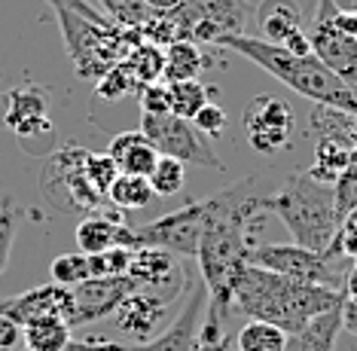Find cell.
I'll return each instance as SVG.
<instances>
[{
  "label": "cell",
  "mask_w": 357,
  "mask_h": 351,
  "mask_svg": "<svg viewBox=\"0 0 357 351\" xmlns=\"http://www.w3.org/2000/svg\"><path fill=\"white\" fill-rule=\"evenodd\" d=\"M351 162H357V150H354V153H351Z\"/></svg>",
  "instance_id": "obj_49"
},
{
  "label": "cell",
  "mask_w": 357,
  "mask_h": 351,
  "mask_svg": "<svg viewBox=\"0 0 357 351\" xmlns=\"http://www.w3.org/2000/svg\"><path fill=\"white\" fill-rule=\"evenodd\" d=\"M257 24L263 40L284 46L290 37L303 31V10L296 0H263L257 6Z\"/></svg>",
  "instance_id": "obj_21"
},
{
  "label": "cell",
  "mask_w": 357,
  "mask_h": 351,
  "mask_svg": "<svg viewBox=\"0 0 357 351\" xmlns=\"http://www.w3.org/2000/svg\"><path fill=\"white\" fill-rule=\"evenodd\" d=\"M241 126H245L248 144L254 147L257 153H263V156H272V153H281L290 147L296 122H294V110H290L281 98L257 95L245 107Z\"/></svg>",
  "instance_id": "obj_12"
},
{
  "label": "cell",
  "mask_w": 357,
  "mask_h": 351,
  "mask_svg": "<svg viewBox=\"0 0 357 351\" xmlns=\"http://www.w3.org/2000/svg\"><path fill=\"white\" fill-rule=\"evenodd\" d=\"M10 303H13V297H10V299H0V315L10 312Z\"/></svg>",
  "instance_id": "obj_48"
},
{
  "label": "cell",
  "mask_w": 357,
  "mask_h": 351,
  "mask_svg": "<svg viewBox=\"0 0 357 351\" xmlns=\"http://www.w3.org/2000/svg\"><path fill=\"white\" fill-rule=\"evenodd\" d=\"M128 278L137 284V290H150L168 299H177L190 284L174 254L162 248H137L132 266H128Z\"/></svg>",
  "instance_id": "obj_15"
},
{
  "label": "cell",
  "mask_w": 357,
  "mask_h": 351,
  "mask_svg": "<svg viewBox=\"0 0 357 351\" xmlns=\"http://www.w3.org/2000/svg\"><path fill=\"white\" fill-rule=\"evenodd\" d=\"M211 86L199 83V80H183V83H168V104H172V113L181 119H190L211 101Z\"/></svg>",
  "instance_id": "obj_28"
},
{
  "label": "cell",
  "mask_w": 357,
  "mask_h": 351,
  "mask_svg": "<svg viewBox=\"0 0 357 351\" xmlns=\"http://www.w3.org/2000/svg\"><path fill=\"white\" fill-rule=\"evenodd\" d=\"M144 3H147L150 13H174V10H181L186 0H144Z\"/></svg>",
  "instance_id": "obj_44"
},
{
  "label": "cell",
  "mask_w": 357,
  "mask_h": 351,
  "mask_svg": "<svg viewBox=\"0 0 357 351\" xmlns=\"http://www.w3.org/2000/svg\"><path fill=\"white\" fill-rule=\"evenodd\" d=\"M192 126H196L205 137H214V135H220L223 128H226V113H223L220 104L208 101L205 107H202L196 117H192Z\"/></svg>",
  "instance_id": "obj_39"
},
{
  "label": "cell",
  "mask_w": 357,
  "mask_h": 351,
  "mask_svg": "<svg viewBox=\"0 0 357 351\" xmlns=\"http://www.w3.org/2000/svg\"><path fill=\"white\" fill-rule=\"evenodd\" d=\"M135 89H141V83H137L132 73H128V68L123 61L98 80V95L101 98H123L128 92H135Z\"/></svg>",
  "instance_id": "obj_37"
},
{
  "label": "cell",
  "mask_w": 357,
  "mask_h": 351,
  "mask_svg": "<svg viewBox=\"0 0 357 351\" xmlns=\"http://www.w3.org/2000/svg\"><path fill=\"white\" fill-rule=\"evenodd\" d=\"M22 339H25V351H64L74 339V330L61 318H40L22 327Z\"/></svg>",
  "instance_id": "obj_24"
},
{
  "label": "cell",
  "mask_w": 357,
  "mask_h": 351,
  "mask_svg": "<svg viewBox=\"0 0 357 351\" xmlns=\"http://www.w3.org/2000/svg\"><path fill=\"white\" fill-rule=\"evenodd\" d=\"M202 226H205V199L190 202V205L177 208L172 214H162L153 220V223L135 230L137 248H162L174 257L196 260Z\"/></svg>",
  "instance_id": "obj_11"
},
{
  "label": "cell",
  "mask_w": 357,
  "mask_h": 351,
  "mask_svg": "<svg viewBox=\"0 0 357 351\" xmlns=\"http://www.w3.org/2000/svg\"><path fill=\"white\" fill-rule=\"evenodd\" d=\"M6 315H10L15 324H22V327L31 321H40V318H61V321L74 324L77 299H74V290L70 287H61V284H40V287H31L25 293H19V297H13Z\"/></svg>",
  "instance_id": "obj_17"
},
{
  "label": "cell",
  "mask_w": 357,
  "mask_h": 351,
  "mask_svg": "<svg viewBox=\"0 0 357 351\" xmlns=\"http://www.w3.org/2000/svg\"><path fill=\"white\" fill-rule=\"evenodd\" d=\"M263 208L272 211L287 226V232L294 235V244L318 251V254H327L339 232L333 186L318 184L308 171H299L278 193L266 195Z\"/></svg>",
  "instance_id": "obj_5"
},
{
  "label": "cell",
  "mask_w": 357,
  "mask_h": 351,
  "mask_svg": "<svg viewBox=\"0 0 357 351\" xmlns=\"http://www.w3.org/2000/svg\"><path fill=\"white\" fill-rule=\"evenodd\" d=\"M250 263L269 269L275 275L294 278L303 284H321V287L342 290L351 269H342L339 260H333L318 251L299 248V244H257L250 251Z\"/></svg>",
  "instance_id": "obj_7"
},
{
  "label": "cell",
  "mask_w": 357,
  "mask_h": 351,
  "mask_svg": "<svg viewBox=\"0 0 357 351\" xmlns=\"http://www.w3.org/2000/svg\"><path fill=\"white\" fill-rule=\"evenodd\" d=\"M354 269H357V260H354Z\"/></svg>",
  "instance_id": "obj_50"
},
{
  "label": "cell",
  "mask_w": 357,
  "mask_h": 351,
  "mask_svg": "<svg viewBox=\"0 0 357 351\" xmlns=\"http://www.w3.org/2000/svg\"><path fill=\"white\" fill-rule=\"evenodd\" d=\"M104 351H135V345H119V342H113V345L104 348Z\"/></svg>",
  "instance_id": "obj_47"
},
{
  "label": "cell",
  "mask_w": 357,
  "mask_h": 351,
  "mask_svg": "<svg viewBox=\"0 0 357 351\" xmlns=\"http://www.w3.org/2000/svg\"><path fill=\"white\" fill-rule=\"evenodd\" d=\"M46 110H50V98L40 89H15L10 95V104H6V126L22 137V144L40 132L52 135V122Z\"/></svg>",
  "instance_id": "obj_19"
},
{
  "label": "cell",
  "mask_w": 357,
  "mask_h": 351,
  "mask_svg": "<svg viewBox=\"0 0 357 351\" xmlns=\"http://www.w3.org/2000/svg\"><path fill=\"white\" fill-rule=\"evenodd\" d=\"M333 22H336V28L342 31V34H348V37L357 40V13H342V10H336V13H333Z\"/></svg>",
  "instance_id": "obj_42"
},
{
  "label": "cell",
  "mask_w": 357,
  "mask_h": 351,
  "mask_svg": "<svg viewBox=\"0 0 357 351\" xmlns=\"http://www.w3.org/2000/svg\"><path fill=\"white\" fill-rule=\"evenodd\" d=\"M22 342V324H15L10 315H0V351H13Z\"/></svg>",
  "instance_id": "obj_41"
},
{
  "label": "cell",
  "mask_w": 357,
  "mask_h": 351,
  "mask_svg": "<svg viewBox=\"0 0 357 351\" xmlns=\"http://www.w3.org/2000/svg\"><path fill=\"white\" fill-rule=\"evenodd\" d=\"M141 107L144 113H172V104H168V86H144L141 89Z\"/></svg>",
  "instance_id": "obj_40"
},
{
  "label": "cell",
  "mask_w": 357,
  "mask_h": 351,
  "mask_svg": "<svg viewBox=\"0 0 357 351\" xmlns=\"http://www.w3.org/2000/svg\"><path fill=\"white\" fill-rule=\"evenodd\" d=\"M220 46L245 55L248 61H254L257 68L272 73L278 83L294 89L296 95L308 98V101H314L318 107H336L357 117V95L314 55H294L284 46H275L263 37H248V34L226 37L220 40Z\"/></svg>",
  "instance_id": "obj_4"
},
{
  "label": "cell",
  "mask_w": 357,
  "mask_h": 351,
  "mask_svg": "<svg viewBox=\"0 0 357 351\" xmlns=\"http://www.w3.org/2000/svg\"><path fill=\"white\" fill-rule=\"evenodd\" d=\"M107 153L119 165V174H135V177H150L159 162V150L144 137L141 128H137V132L116 135L110 141Z\"/></svg>",
  "instance_id": "obj_20"
},
{
  "label": "cell",
  "mask_w": 357,
  "mask_h": 351,
  "mask_svg": "<svg viewBox=\"0 0 357 351\" xmlns=\"http://www.w3.org/2000/svg\"><path fill=\"white\" fill-rule=\"evenodd\" d=\"M174 37L190 43H220L226 37H245L250 24L248 0H186L172 13Z\"/></svg>",
  "instance_id": "obj_6"
},
{
  "label": "cell",
  "mask_w": 357,
  "mask_h": 351,
  "mask_svg": "<svg viewBox=\"0 0 357 351\" xmlns=\"http://www.w3.org/2000/svg\"><path fill=\"white\" fill-rule=\"evenodd\" d=\"M86 156L89 150H83V147H61L46 162L40 186H43L46 202L59 211H74V208L98 211L104 195L95 193L92 184L86 181V168H83Z\"/></svg>",
  "instance_id": "obj_8"
},
{
  "label": "cell",
  "mask_w": 357,
  "mask_h": 351,
  "mask_svg": "<svg viewBox=\"0 0 357 351\" xmlns=\"http://www.w3.org/2000/svg\"><path fill=\"white\" fill-rule=\"evenodd\" d=\"M15 226H19V214L10 205H0V275L10 266L13 241H15Z\"/></svg>",
  "instance_id": "obj_38"
},
{
  "label": "cell",
  "mask_w": 357,
  "mask_h": 351,
  "mask_svg": "<svg viewBox=\"0 0 357 351\" xmlns=\"http://www.w3.org/2000/svg\"><path fill=\"white\" fill-rule=\"evenodd\" d=\"M101 6H104V13L110 15L113 24L128 28V31H137L150 19V10L144 0H101Z\"/></svg>",
  "instance_id": "obj_34"
},
{
  "label": "cell",
  "mask_w": 357,
  "mask_h": 351,
  "mask_svg": "<svg viewBox=\"0 0 357 351\" xmlns=\"http://www.w3.org/2000/svg\"><path fill=\"white\" fill-rule=\"evenodd\" d=\"M147 181L156 195H174L186 181V168H183V162H177L172 156H159L156 168H153V174Z\"/></svg>",
  "instance_id": "obj_33"
},
{
  "label": "cell",
  "mask_w": 357,
  "mask_h": 351,
  "mask_svg": "<svg viewBox=\"0 0 357 351\" xmlns=\"http://www.w3.org/2000/svg\"><path fill=\"white\" fill-rule=\"evenodd\" d=\"M238 351H284L287 348V333L266 321H248L235 336Z\"/></svg>",
  "instance_id": "obj_27"
},
{
  "label": "cell",
  "mask_w": 357,
  "mask_h": 351,
  "mask_svg": "<svg viewBox=\"0 0 357 351\" xmlns=\"http://www.w3.org/2000/svg\"><path fill=\"white\" fill-rule=\"evenodd\" d=\"M123 64L128 68V73L144 86H153L156 80H162V73H165V52H162L159 46H153V43H137L128 49V55L123 59Z\"/></svg>",
  "instance_id": "obj_26"
},
{
  "label": "cell",
  "mask_w": 357,
  "mask_h": 351,
  "mask_svg": "<svg viewBox=\"0 0 357 351\" xmlns=\"http://www.w3.org/2000/svg\"><path fill=\"white\" fill-rule=\"evenodd\" d=\"M205 308H208V287L205 281H190L186 284V299L183 308L177 312V318L159 333L156 339L135 345V351H196L199 348V333L202 321H205Z\"/></svg>",
  "instance_id": "obj_14"
},
{
  "label": "cell",
  "mask_w": 357,
  "mask_h": 351,
  "mask_svg": "<svg viewBox=\"0 0 357 351\" xmlns=\"http://www.w3.org/2000/svg\"><path fill=\"white\" fill-rule=\"evenodd\" d=\"M351 153H354L351 147L330 141V137H318V144H314V165L308 168V174L318 184L333 186L339 181V174L351 165Z\"/></svg>",
  "instance_id": "obj_25"
},
{
  "label": "cell",
  "mask_w": 357,
  "mask_h": 351,
  "mask_svg": "<svg viewBox=\"0 0 357 351\" xmlns=\"http://www.w3.org/2000/svg\"><path fill=\"white\" fill-rule=\"evenodd\" d=\"M232 306L241 308L250 321L275 324L290 336V333L303 330L308 321H314L318 315L342 306V290L321 287V284H303L250 263L241 272L238 284H235Z\"/></svg>",
  "instance_id": "obj_2"
},
{
  "label": "cell",
  "mask_w": 357,
  "mask_h": 351,
  "mask_svg": "<svg viewBox=\"0 0 357 351\" xmlns=\"http://www.w3.org/2000/svg\"><path fill=\"white\" fill-rule=\"evenodd\" d=\"M77 248L79 254L95 257L113 248H135L137 251V235L132 226L119 223L110 214H89L86 220H79L77 226Z\"/></svg>",
  "instance_id": "obj_18"
},
{
  "label": "cell",
  "mask_w": 357,
  "mask_h": 351,
  "mask_svg": "<svg viewBox=\"0 0 357 351\" xmlns=\"http://www.w3.org/2000/svg\"><path fill=\"white\" fill-rule=\"evenodd\" d=\"M83 168H86V181L92 184V190L98 195H107L110 186L116 184V177H119V165L113 162L110 153H92L89 150Z\"/></svg>",
  "instance_id": "obj_31"
},
{
  "label": "cell",
  "mask_w": 357,
  "mask_h": 351,
  "mask_svg": "<svg viewBox=\"0 0 357 351\" xmlns=\"http://www.w3.org/2000/svg\"><path fill=\"white\" fill-rule=\"evenodd\" d=\"M59 19L64 49L83 80H101L128 55V49L144 43L141 31L113 24L86 0H46Z\"/></svg>",
  "instance_id": "obj_3"
},
{
  "label": "cell",
  "mask_w": 357,
  "mask_h": 351,
  "mask_svg": "<svg viewBox=\"0 0 357 351\" xmlns=\"http://www.w3.org/2000/svg\"><path fill=\"white\" fill-rule=\"evenodd\" d=\"M196 351H229V345H226V339H220V342H199Z\"/></svg>",
  "instance_id": "obj_45"
},
{
  "label": "cell",
  "mask_w": 357,
  "mask_h": 351,
  "mask_svg": "<svg viewBox=\"0 0 357 351\" xmlns=\"http://www.w3.org/2000/svg\"><path fill=\"white\" fill-rule=\"evenodd\" d=\"M336 3V10H342V13H357V0H333Z\"/></svg>",
  "instance_id": "obj_46"
},
{
  "label": "cell",
  "mask_w": 357,
  "mask_h": 351,
  "mask_svg": "<svg viewBox=\"0 0 357 351\" xmlns=\"http://www.w3.org/2000/svg\"><path fill=\"white\" fill-rule=\"evenodd\" d=\"M107 199H110L116 208H123V211H141V208H147L150 202L156 199V193H153V186H150L147 177L119 174L116 184L110 186Z\"/></svg>",
  "instance_id": "obj_29"
},
{
  "label": "cell",
  "mask_w": 357,
  "mask_h": 351,
  "mask_svg": "<svg viewBox=\"0 0 357 351\" xmlns=\"http://www.w3.org/2000/svg\"><path fill=\"white\" fill-rule=\"evenodd\" d=\"M263 202L266 195L257 193V177H245L229 190L205 199V226L196 263L208 287V321L223 324L229 315L235 284L250 266V251L257 248L250 230L266 211Z\"/></svg>",
  "instance_id": "obj_1"
},
{
  "label": "cell",
  "mask_w": 357,
  "mask_h": 351,
  "mask_svg": "<svg viewBox=\"0 0 357 351\" xmlns=\"http://www.w3.org/2000/svg\"><path fill=\"white\" fill-rule=\"evenodd\" d=\"M135 260V248H113L104 254L89 257V272L92 278H116V275H128V266Z\"/></svg>",
  "instance_id": "obj_32"
},
{
  "label": "cell",
  "mask_w": 357,
  "mask_h": 351,
  "mask_svg": "<svg viewBox=\"0 0 357 351\" xmlns=\"http://www.w3.org/2000/svg\"><path fill=\"white\" fill-rule=\"evenodd\" d=\"M50 278L52 284H61V287H77V284H83L92 278V272H89V257L86 254H59L52 260L50 266Z\"/></svg>",
  "instance_id": "obj_30"
},
{
  "label": "cell",
  "mask_w": 357,
  "mask_h": 351,
  "mask_svg": "<svg viewBox=\"0 0 357 351\" xmlns=\"http://www.w3.org/2000/svg\"><path fill=\"white\" fill-rule=\"evenodd\" d=\"M339 333H342V306L318 315L299 333H290L284 351H336Z\"/></svg>",
  "instance_id": "obj_22"
},
{
  "label": "cell",
  "mask_w": 357,
  "mask_h": 351,
  "mask_svg": "<svg viewBox=\"0 0 357 351\" xmlns=\"http://www.w3.org/2000/svg\"><path fill=\"white\" fill-rule=\"evenodd\" d=\"M177 299H168V297H159V293H150V290H135L119 303V308L113 312V321L116 327L128 333L137 345L144 342L156 339L162 330L172 324V306Z\"/></svg>",
  "instance_id": "obj_13"
},
{
  "label": "cell",
  "mask_w": 357,
  "mask_h": 351,
  "mask_svg": "<svg viewBox=\"0 0 357 351\" xmlns=\"http://www.w3.org/2000/svg\"><path fill=\"white\" fill-rule=\"evenodd\" d=\"M342 330H348L351 336H357V303L342 297Z\"/></svg>",
  "instance_id": "obj_43"
},
{
  "label": "cell",
  "mask_w": 357,
  "mask_h": 351,
  "mask_svg": "<svg viewBox=\"0 0 357 351\" xmlns=\"http://www.w3.org/2000/svg\"><path fill=\"white\" fill-rule=\"evenodd\" d=\"M141 132L159 150V156H172L183 165L192 162L202 168H220L214 147L190 119H181L174 113H144Z\"/></svg>",
  "instance_id": "obj_9"
},
{
  "label": "cell",
  "mask_w": 357,
  "mask_h": 351,
  "mask_svg": "<svg viewBox=\"0 0 357 351\" xmlns=\"http://www.w3.org/2000/svg\"><path fill=\"white\" fill-rule=\"evenodd\" d=\"M327 257L333 260H357V211H351L342 223H339V232L333 239Z\"/></svg>",
  "instance_id": "obj_36"
},
{
  "label": "cell",
  "mask_w": 357,
  "mask_h": 351,
  "mask_svg": "<svg viewBox=\"0 0 357 351\" xmlns=\"http://www.w3.org/2000/svg\"><path fill=\"white\" fill-rule=\"evenodd\" d=\"M333 13H336V3L333 0H318V10L312 15V24H308V43H312V55L321 64L336 73L342 83L357 95V40L342 34L333 22Z\"/></svg>",
  "instance_id": "obj_10"
},
{
  "label": "cell",
  "mask_w": 357,
  "mask_h": 351,
  "mask_svg": "<svg viewBox=\"0 0 357 351\" xmlns=\"http://www.w3.org/2000/svg\"><path fill=\"white\" fill-rule=\"evenodd\" d=\"M70 290H74V299H77V315L70 327L79 330L113 315L128 293L137 290V284L128 275H116V278H89Z\"/></svg>",
  "instance_id": "obj_16"
},
{
  "label": "cell",
  "mask_w": 357,
  "mask_h": 351,
  "mask_svg": "<svg viewBox=\"0 0 357 351\" xmlns=\"http://www.w3.org/2000/svg\"><path fill=\"white\" fill-rule=\"evenodd\" d=\"M202 68H211V61L202 55L199 43L174 40V43H168V49H165V73H162V80H168V83L196 80Z\"/></svg>",
  "instance_id": "obj_23"
},
{
  "label": "cell",
  "mask_w": 357,
  "mask_h": 351,
  "mask_svg": "<svg viewBox=\"0 0 357 351\" xmlns=\"http://www.w3.org/2000/svg\"><path fill=\"white\" fill-rule=\"evenodd\" d=\"M333 202H336V217L339 223L357 211V162H351L342 174H339V181L333 184Z\"/></svg>",
  "instance_id": "obj_35"
}]
</instances>
